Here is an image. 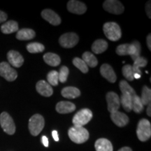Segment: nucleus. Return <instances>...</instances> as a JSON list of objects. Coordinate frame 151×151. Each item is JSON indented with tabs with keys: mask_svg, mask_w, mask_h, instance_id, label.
<instances>
[{
	"mask_svg": "<svg viewBox=\"0 0 151 151\" xmlns=\"http://www.w3.org/2000/svg\"><path fill=\"white\" fill-rule=\"evenodd\" d=\"M141 46L140 43L134 41L132 43H124L118 46L116 48V53L118 55L124 56L130 55L132 59L135 61L138 58L140 57Z\"/></svg>",
	"mask_w": 151,
	"mask_h": 151,
	"instance_id": "obj_1",
	"label": "nucleus"
},
{
	"mask_svg": "<svg viewBox=\"0 0 151 151\" xmlns=\"http://www.w3.org/2000/svg\"><path fill=\"white\" fill-rule=\"evenodd\" d=\"M69 137L73 142L78 144L86 142L89 139V132L86 128L79 126H73L68 131Z\"/></svg>",
	"mask_w": 151,
	"mask_h": 151,
	"instance_id": "obj_2",
	"label": "nucleus"
},
{
	"mask_svg": "<svg viewBox=\"0 0 151 151\" xmlns=\"http://www.w3.org/2000/svg\"><path fill=\"white\" fill-rule=\"evenodd\" d=\"M103 30L107 39L111 41H116L121 38V29L116 22H106L104 24Z\"/></svg>",
	"mask_w": 151,
	"mask_h": 151,
	"instance_id": "obj_3",
	"label": "nucleus"
},
{
	"mask_svg": "<svg viewBox=\"0 0 151 151\" xmlns=\"http://www.w3.org/2000/svg\"><path fill=\"white\" fill-rule=\"evenodd\" d=\"M138 139L141 141H146L151 137V124L147 119H141L139 122L137 129Z\"/></svg>",
	"mask_w": 151,
	"mask_h": 151,
	"instance_id": "obj_4",
	"label": "nucleus"
},
{
	"mask_svg": "<svg viewBox=\"0 0 151 151\" xmlns=\"http://www.w3.org/2000/svg\"><path fill=\"white\" fill-rule=\"evenodd\" d=\"M45 121L43 117L40 114H35L29 120V130L32 136H38L44 127Z\"/></svg>",
	"mask_w": 151,
	"mask_h": 151,
	"instance_id": "obj_5",
	"label": "nucleus"
},
{
	"mask_svg": "<svg viewBox=\"0 0 151 151\" xmlns=\"http://www.w3.org/2000/svg\"><path fill=\"white\" fill-rule=\"evenodd\" d=\"M92 118V112L88 109H83L73 116L72 122L74 126L83 127L89 122Z\"/></svg>",
	"mask_w": 151,
	"mask_h": 151,
	"instance_id": "obj_6",
	"label": "nucleus"
},
{
	"mask_svg": "<svg viewBox=\"0 0 151 151\" xmlns=\"http://www.w3.org/2000/svg\"><path fill=\"white\" fill-rule=\"evenodd\" d=\"M0 124L4 131L9 135L14 134L16 132V125L14 120L6 112H2L0 115Z\"/></svg>",
	"mask_w": 151,
	"mask_h": 151,
	"instance_id": "obj_7",
	"label": "nucleus"
},
{
	"mask_svg": "<svg viewBox=\"0 0 151 151\" xmlns=\"http://www.w3.org/2000/svg\"><path fill=\"white\" fill-rule=\"evenodd\" d=\"M78 36L73 32L64 34L59 39L60 46L65 48H73L78 43Z\"/></svg>",
	"mask_w": 151,
	"mask_h": 151,
	"instance_id": "obj_8",
	"label": "nucleus"
},
{
	"mask_svg": "<svg viewBox=\"0 0 151 151\" xmlns=\"http://www.w3.org/2000/svg\"><path fill=\"white\" fill-rule=\"evenodd\" d=\"M103 8L111 14L120 15L124 12V6L117 0H106L103 4Z\"/></svg>",
	"mask_w": 151,
	"mask_h": 151,
	"instance_id": "obj_9",
	"label": "nucleus"
},
{
	"mask_svg": "<svg viewBox=\"0 0 151 151\" xmlns=\"http://www.w3.org/2000/svg\"><path fill=\"white\" fill-rule=\"evenodd\" d=\"M0 76L8 81H14L18 77L17 71L9 63L3 62L0 63Z\"/></svg>",
	"mask_w": 151,
	"mask_h": 151,
	"instance_id": "obj_10",
	"label": "nucleus"
},
{
	"mask_svg": "<svg viewBox=\"0 0 151 151\" xmlns=\"http://www.w3.org/2000/svg\"><path fill=\"white\" fill-rule=\"evenodd\" d=\"M106 101L108 105V111L111 113L118 111L120 106V97L114 92H109L106 94Z\"/></svg>",
	"mask_w": 151,
	"mask_h": 151,
	"instance_id": "obj_11",
	"label": "nucleus"
},
{
	"mask_svg": "<svg viewBox=\"0 0 151 151\" xmlns=\"http://www.w3.org/2000/svg\"><path fill=\"white\" fill-rule=\"evenodd\" d=\"M67 9L72 14L82 15L87 11V7L84 3L76 0H71L67 3Z\"/></svg>",
	"mask_w": 151,
	"mask_h": 151,
	"instance_id": "obj_12",
	"label": "nucleus"
},
{
	"mask_svg": "<svg viewBox=\"0 0 151 151\" xmlns=\"http://www.w3.org/2000/svg\"><path fill=\"white\" fill-rule=\"evenodd\" d=\"M7 59L9 60V65L16 68L20 67L24 63L23 57L16 50H10L7 53Z\"/></svg>",
	"mask_w": 151,
	"mask_h": 151,
	"instance_id": "obj_13",
	"label": "nucleus"
},
{
	"mask_svg": "<svg viewBox=\"0 0 151 151\" xmlns=\"http://www.w3.org/2000/svg\"><path fill=\"white\" fill-rule=\"evenodd\" d=\"M41 16L42 18L48 21L52 25L57 26L59 25L61 23V18L60 17L50 9H45L41 12Z\"/></svg>",
	"mask_w": 151,
	"mask_h": 151,
	"instance_id": "obj_14",
	"label": "nucleus"
},
{
	"mask_svg": "<svg viewBox=\"0 0 151 151\" xmlns=\"http://www.w3.org/2000/svg\"><path fill=\"white\" fill-rule=\"evenodd\" d=\"M111 118L113 123L120 127L127 125L129 120L127 115L118 111L115 113H111Z\"/></svg>",
	"mask_w": 151,
	"mask_h": 151,
	"instance_id": "obj_15",
	"label": "nucleus"
},
{
	"mask_svg": "<svg viewBox=\"0 0 151 151\" xmlns=\"http://www.w3.org/2000/svg\"><path fill=\"white\" fill-rule=\"evenodd\" d=\"M100 73L104 78L108 80L110 83H115L116 81L117 77L113 68L108 64H104L100 67Z\"/></svg>",
	"mask_w": 151,
	"mask_h": 151,
	"instance_id": "obj_16",
	"label": "nucleus"
},
{
	"mask_svg": "<svg viewBox=\"0 0 151 151\" xmlns=\"http://www.w3.org/2000/svg\"><path fill=\"white\" fill-rule=\"evenodd\" d=\"M36 90L43 97H50L53 93L51 86L43 80L38 81L36 85Z\"/></svg>",
	"mask_w": 151,
	"mask_h": 151,
	"instance_id": "obj_17",
	"label": "nucleus"
},
{
	"mask_svg": "<svg viewBox=\"0 0 151 151\" xmlns=\"http://www.w3.org/2000/svg\"><path fill=\"white\" fill-rule=\"evenodd\" d=\"M76 110V106L74 104L70 101H62L57 104L56 111L61 114H66L73 112Z\"/></svg>",
	"mask_w": 151,
	"mask_h": 151,
	"instance_id": "obj_18",
	"label": "nucleus"
},
{
	"mask_svg": "<svg viewBox=\"0 0 151 151\" xmlns=\"http://www.w3.org/2000/svg\"><path fill=\"white\" fill-rule=\"evenodd\" d=\"M96 151H113V148L111 141L106 139H99L94 144Z\"/></svg>",
	"mask_w": 151,
	"mask_h": 151,
	"instance_id": "obj_19",
	"label": "nucleus"
},
{
	"mask_svg": "<svg viewBox=\"0 0 151 151\" xmlns=\"http://www.w3.org/2000/svg\"><path fill=\"white\" fill-rule=\"evenodd\" d=\"M35 35V32L33 29L24 28V29L18 30L16 34V38L17 39L20 41H27L34 39Z\"/></svg>",
	"mask_w": 151,
	"mask_h": 151,
	"instance_id": "obj_20",
	"label": "nucleus"
},
{
	"mask_svg": "<svg viewBox=\"0 0 151 151\" xmlns=\"http://www.w3.org/2000/svg\"><path fill=\"white\" fill-rule=\"evenodd\" d=\"M62 97L67 99H75L81 95V91L75 87H66L61 92Z\"/></svg>",
	"mask_w": 151,
	"mask_h": 151,
	"instance_id": "obj_21",
	"label": "nucleus"
},
{
	"mask_svg": "<svg viewBox=\"0 0 151 151\" xmlns=\"http://www.w3.org/2000/svg\"><path fill=\"white\" fill-rule=\"evenodd\" d=\"M108 48V43L103 39H97L92 45V50L94 53L101 54Z\"/></svg>",
	"mask_w": 151,
	"mask_h": 151,
	"instance_id": "obj_22",
	"label": "nucleus"
},
{
	"mask_svg": "<svg viewBox=\"0 0 151 151\" xmlns=\"http://www.w3.org/2000/svg\"><path fill=\"white\" fill-rule=\"evenodd\" d=\"M1 32L6 34V35L16 32L18 31V22L14 21V20H10V21L5 22L4 24L1 25Z\"/></svg>",
	"mask_w": 151,
	"mask_h": 151,
	"instance_id": "obj_23",
	"label": "nucleus"
},
{
	"mask_svg": "<svg viewBox=\"0 0 151 151\" xmlns=\"http://www.w3.org/2000/svg\"><path fill=\"white\" fill-rule=\"evenodd\" d=\"M43 60L47 65L51 67H57L60 64L61 60L59 55L52 53V52H47L43 55Z\"/></svg>",
	"mask_w": 151,
	"mask_h": 151,
	"instance_id": "obj_24",
	"label": "nucleus"
},
{
	"mask_svg": "<svg viewBox=\"0 0 151 151\" xmlns=\"http://www.w3.org/2000/svg\"><path fill=\"white\" fill-rule=\"evenodd\" d=\"M132 97L133 96L129 94L122 93L120 98V102L127 112H130L132 110Z\"/></svg>",
	"mask_w": 151,
	"mask_h": 151,
	"instance_id": "obj_25",
	"label": "nucleus"
},
{
	"mask_svg": "<svg viewBox=\"0 0 151 151\" xmlns=\"http://www.w3.org/2000/svg\"><path fill=\"white\" fill-rule=\"evenodd\" d=\"M82 60L86 62L88 67L93 68L98 65V60L97 58L90 52H85L83 54Z\"/></svg>",
	"mask_w": 151,
	"mask_h": 151,
	"instance_id": "obj_26",
	"label": "nucleus"
},
{
	"mask_svg": "<svg viewBox=\"0 0 151 151\" xmlns=\"http://www.w3.org/2000/svg\"><path fill=\"white\" fill-rule=\"evenodd\" d=\"M147 64H148V61H147L146 58H143V57L138 58L135 61H134V65L132 66L134 72V73H139V74L141 75L140 67H146Z\"/></svg>",
	"mask_w": 151,
	"mask_h": 151,
	"instance_id": "obj_27",
	"label": "nucleus"
},
{
	"mask_svg": "<svg viewBox=\"0 0 151 151\" xmlns=\"http://www.w3.org/2000/svg\"><path fill=\"white\" fill-rule=\"evenodd\" d=\"M144 109L140 97L135 94L132 97V110L137 113H141Z\"/></svg>",
	"mask_w": 151,
	"mask_h": 151,
	"instance_id": "obj_28",
	"label": "nucleus"
},
{
	"mask_svg": "<svg viewBox=\"0 0 151 151\" xmlns=\"http://www.w3.org/2000/svg\"><path fill=\"white\" fill-rule=\"evenodd\" d=\"M141 100L143 105H148L150 104L151 101V90L148 87L143 86L142 89V92H141Z\"/></svg>",
	"mask_w": 151,
	"mask_h": 151,
	"instance_id": "obj_29",
	"label": "nucleus"
},
{
	"mask_svg": "<svg viewBox=\"0 0 151 151\" xmlns=\"http://www.w3.org/2000/svg\"><path fill=\"white\" fill-rule=\"evenodd\" d=\"M45 47L41 43L34 42L30 43L27 44V50L30 53H38V52H41L44 50Z\"/></svg>",
	"mask_w": 151,
	"mask_h": 151,
	"instance_id": "obj_30",
	"label": "nucleus"
},
{
	"mask_svg": "<svg viewBox=\"0 0 151 151\" xmlns=\"http://www.w3.org/2000/svg\"><path fill=\"white\" fill-rule=\"evenodd\" d=\"M47 80H48V83L50 86H57L59 82V74L56 71H50L47 75Z\"/></svg>",
	"mask_w": 151,
	"mask_h": 151,
	"instance_id": "obj_31",
	"label": "nucleus"
},
{
	"mask_svg": "<svg viewBox=\"0 0 151 151\" xmlns=\"http://www.w3.org/2000/svg\"><path fill=\"white\" fill-rule=\"evenodd\" d=\"M122 74L124 76L127 80L129 81H133L134 80V72L133 71V68H132V66L130 65H125L122 67Z\"/></svg>",
	"mask_w": 151,
	"mask_h": 151,
	"instance_id": "obj_32",
	"label": "nucleus"
},
{
	"mask_svg": "<svg viewBox=\"0 0 151 151\" xmlns=\"http://www.w3.org/2000/svg\"><path fill=\"white\" fill-rule=\"evenodd\" d=\"M120 89L121 90L122 93H127L131 94L132 96H134L136 94L135 90L129 86V83L126 81H121L119 83Z\"/></svg>",
	"mask_w": 151,
	"mask_h": 151,
	"instance_id": "obj_33",
	"label": "nucleus"
},
{
	"mask_svg": "<svg viewBox=\"0 0 151 151\" xmlns=\"http://www.w3.org/2000/svg\"><path fill=\"white\" fill-rule=\"evenodd\" d=\"M73 64L76 67H77L79 70H81L83 73H86L88 72V67L87 66L83 60L79 58H75L73 60Z\"/></svg>",
	"mask_w": 151,
	"mask_h": 151,
	"instance_id": "obj_34",
	"label": "nucleus"
},
{
	"mask_svg": "<svg viewBox=\"0 0 151 151\" xmlns=\"http://www.w3.org/2000/svg\"><path fill=\"white\" fill-rule=\"evenodd\" d=\"M69 69L66 66H62L60 68V72L58 73V74H59V81L60 82L64 83H65L67 81L68 76H69Z\"/></svg>",
	"mask_w": 151,
	"mask_h": 151,
	"instance_id": "obj_35",
	"label": "nucleus"
},
{
	"mask_svg": "<svg viewBox=\"0 0 151 151\" xmlns=\"http://www.w3.org/2000/svg\"><path fill=\"white\" fill-rule=\"evenodd\" d=\"M7 20V14L3 11H0V23L5 22Z\"/></svg>",
	"mask_w": 151,
	"mask_h": 151,
	"instance_id": "obj_36",
	"label": "nucleus"
},
{
	"mask_svg": "<svg viewBox=\"0 0 151 151\" xmlns=\"http://www.w3.org/2000/svg\"><path fill=\"white\" fill-rule=\"evenodd\" d=\"M146 13H147V16H148L149 18H151V16H150V1H148V2L146 3Z\"/></svg>",
	"mask_w": 151,
	"mask_h": 151,
	"instance_id": "obj_37",
	"label": "nucleus"
},
{
	"mask_svg": "<svg viewBox=\"0 0 151 151\" xmlns=\"http://www.w3.org/2000/svg\"><path fill=\"white\" fill-rule=\"evenodd\" d=\"M146 42H147V46H148L149 50H151V35H149L147 36L146 38Z\"/></svg>",
	"mask_w": 151,
	"mask_h": 151,
	"instance_id": "obj_38",
	"label": "nucleus"
},
{
	"mask_svg": "<svg viewBox=\"0 0 151 151\" xmlns=\"http://www.w3.org/2000/svg\"><path fill=\"white\" fill-rule=\"evenodd\" d=\"M41 141H42L43 146L45 147H48V139L46 136H43L42 139H41Z\"/></svg>",
	"mask_w": 151,
	"mask_h": 151,
	"instance_id": "obj_39",
	"label": "nucleus"
},
{
	"mask_svg": "<svg viewBox=\"0 0 151 151\" xmlns=\"http://www.w3.org/2000/svg\"><path fill=\"white\" fill-rule=\"evenodd\" d=\"M52 137H53V139H54L55 141H59L58 134V132H57L56 130H54V131L52 132Z\"/></svg>",
	"mask_w": 151,
	"mask_h": 151,
	"instance_id": "obj_40",
	"label": "nucleus"
},
{
	"mask_svg": "<svg viewBox=\"0 0 151 151\" xmlns=\"http://www.w3.org/2000/svg\"><path fill=\"white\" fill-rule=\"evenodd\" d=\"M146 113H147V115L149 117L151 116V104H148V108H147V111H146Z\"/></svg>",
	"mask_w": 151,
	"mask_h": 151,
	"instance_id": "obj_41",
	"label": "nucleus"
},
{
	"mask_svg": "<svg viewBox=\"0 0 151 151\" xmlns=\"http://www.w3.org/2000/svg\"><path fill=\"white\" fill-rule=\"evenodd\" d=\"M118 151H132V150L129 147H123V148H120V150Z\"/></svg>",
	"mask_w": 151,
	"mask_h": 151,
	"instance_id": "obj_42",
	"label": "nucleus"
},
{
	"mask_svg": "<svg viewBox=\"0 0 151 151\" xmlns=\"http://www.w3.org/2000/svg\"><path fill=\"white\" fill-rule=\"evenodd\" d=\"M141 76V75L139 74V73H134V78H137V79L140 78Z\"/></svg>",
	"mask_w": 151,
	"mask_h": 151,
	"instance_id": "obj_43",
	"label": "nucleus"
}]
</instances>
